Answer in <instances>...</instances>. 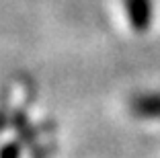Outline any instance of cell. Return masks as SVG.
<instances>
[{
    "label": "cell",
    "instance_id": "1",
    "mask_svg": "<svg viewBox=\"0 0 160 158\" xmlns=\"http://www.w3.org/2000/svg\"><path fill=\"white\" fill-rule=\"evenodd\" d=\"M127 17L132 21V27L146 29L152 21V0H125Z\"/></svg>",
    "mask_w": 160,
    "mask_h": 158
}]
</instances>
